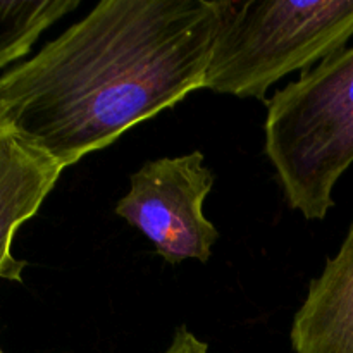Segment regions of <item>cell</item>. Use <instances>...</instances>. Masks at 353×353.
Listing matches in <instances>:
<instances>
[{"instance_id":"1","label":"cell","mask_w":353,"mask_h":353,"mask_svg":"<svg viewBox=\"0 0 353 353\" xmlns=\"http://www.w3.org/2000/svg\"><path fill=\"white\" fill-rule=\"evenodd\" d=\"M221 0H103L0 76V119L62 169L203 88Z\"/></svg>"},{"instance_id":"2","label":"cell","mask_w":353,"mask_h":353,"mask_svg":"<svg viewBox=\"0 0 353 353\" xmlns=\"http://www.w3.org/2000/svg\"><path fill=\"white\" fill-rule=\"evenodd\" d=\"M264 133L286 202L307 221H323L338 179L353 164V47L276 92Z\"/></svg>"},{"instance_id":"3","label":"cell","mask_w":353,"mask_h":353,"mask_svg":"<svg viewBox=\"0 0 353 353\" xmlns=\"http://www.w3.org/2000/svg\"><path fill=\"white\" fill-rule=\"evenodd\" d=\"M221 21L203 88L265 99L274 83L343 50L353 0H221Z\"/></svg>"},{"instance_id":"4","label":"cell","mask_w":353,"mask_h":353,"mask_svg":"<svg viewBox=\"0 0 353 353\" xmlns=\"http://www.w3.org/2000/svg\"><path fill=\"white\" fill-rule=\"evenodd\" d=\"M214 174L202 152L164 157L141 165L116 214L154 243L169 264L186 259L205 264L219 231L203 214Z\"/></svg>"},{"instance_id":"5","label":"cell","mask_w":353,"mask_h":353,"mask_svg":"<svg viewBox=\"0 0 353 353\" xmlns=\"http://www.w3.org/2000/svg\"><path fill=\"white\" fill-rule=\"evenodd\" d=\"M62 171L0 119V279L23 283L28 264L10 252L14 234L40 210Z\"/></svg>"},{"instance_id":"6","label":"cell","mask_w":353,"mask_h":353,"mask_svg":"<svg viewBox=\"0 0 353 353\" xmlns=\"http://www.w3.org/2000/svg\"><path fill=\"white\" fill-rule=\"evenodd\" d=\"M290 341L295 353H353V224L340 252L310 281Z\"/></svg>"},{"instance_id":"7","label":"cell","mask_w":353,"mask_h":353,"mask_svg":"<svg viewBox=\"0 0 353 353\" xmlns=\"http://www.w3.org/2000/svg\"><path fill=\"white\" fill-rule=\"evenodd\" d=\"M78 6V0H0V69L30 54L40 34Z\"/></svg>"},{"instance_id":"8","label":"cell","mask_w":353,"mask_h":353,"mask_svg":"<svg viewBox=\"0 0 353 353\" xmlns=\"http://www.w3.org/2000/svg\"><path fill=\"white\" fill-rule=\"evenodd\" d=\"M165 353H209V347H207V343L200 341L192 331L181 326L176 330L172 343L169 345Z\"/></svg>"},{"instance_id":"9","label":"cell","mask_w":353,"mask_h":353,"mask_svg":"<svg viewBox=\"0 0 353 353\" xmlns=\"http://www.w3.org/2000/svg\"><path fill=\"white\" fill-rule=\"evenodd\" d=\"M0 353H3V350H2V347H0Z\"/></svg>"}]
</instances>
